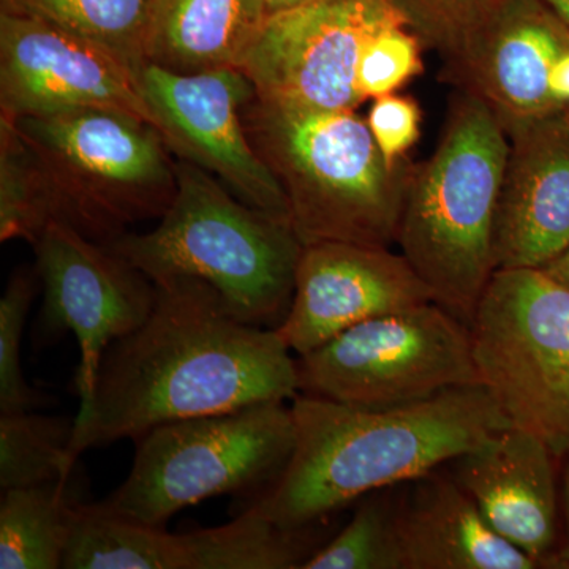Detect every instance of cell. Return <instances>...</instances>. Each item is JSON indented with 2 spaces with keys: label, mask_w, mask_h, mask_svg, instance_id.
<instances>
[{
  "label": "cell",
  "mask_w": 569,
  "mask_h": 569,
  "mask_svg": "<svg viewBox=\"0 0 569 569\" xmlns=\"http://www.w3.org/2000/svg\"><path fill=\"white\" fill-rule=\"evenodd\" d=\"M151 316L104 351L96 389L74 418L67 458L144 436L167 422L295 399L298 367L276 329L239 320L201 280L156 283Z\"/></svg>",
  "instance_id": "1"
},
{
  "label": "cell",
  "mask_w": 569,
  "mask_h": 569,
  "mask_svg": "<svg viewBox=\"0 0 569 569\" xmlns=\"http://www.w3.org/2000/svg\"><path fill=\"white\" fill-rule=\"evenodd\" d=\"M291 411L293 455L242 508L283 529L320 526L358 498L437 470L512 426L485 385L387 408L298 395Z\"/></svg>",
  "instance_id": "2"
},
{
  "label": "cell",
  "mask_w": 569,
  "mask_h": 569,
  "mask_svg": "<svg viewBox=\"0 0 569 569\" xmlns=\"http://www.w3.org/2000/svg\"><path fill=\"white\" fill-rule=\"evenodd\" d=\"M508 151L496 112L462 89L436 151L408 176L396 242L433 302L468 326L497 271L493 234Z\"/></svg>",
  "instance_id": "3"
},
{
  "label": "cell",
  "mask_w": 569,
  "mask_h": 569,
  "mask_svg": "<svg viewBox=\"0 0 569 569\" xmlns=\"http://www.w3.org/2000/svg\"><path fill=\"white\" fill-rule=\"evenodd\" d=\"M242 121L282 187L302 246L395 244L411 168L388 167L366 119L355 110H307L254 96Z\"/></svg>",
  "instance_id": "4"
},
{
  "label": "cell",
  "mask_w": 569,
  "mask_h": 569,
  "mask_svg": "<svg viewBox=\"0 0 569 569\" xmlns=\"http://www.w3.org/2000/svg\"><path fill=\"white\" fill-rule=\"evenodd\" d=\"M178 189L159 227L108 244L153 283L211 284L246 323L276 329L295 293L302 246L293 224L242 203L222 182L176 157Z\"/></svg>",
  "instance_id": "5"
},
{
  "label": "cell",
  "mask_w": 569,
  "mask_h": 569,
  "mask_svg": "<svg viewBox=\"0 0 569 569\" xmlns=\"http://www.w3.org/2000/svg\"><path fill=\"white\" fill-rule=\"evenodd\" d=\"M13 122L39 157L56 222L108 246L170 208L176 159L152 123L102 108Z\"/></svg>",
  "instance_id": "6"
},
{
  "label": "cell",
  "mask_w": 569,
  "mask_h": 569,
  "mask_svg": "<svg viewBox=\"0 0 569 569\" xmlns=\"http://www.w3.org/2000/svg\"><path fill=\"white\" fill-rule=\"evenodd\" d=\"M293 411L280 400L153 427L137 440L129 477L100 511L162 527L181 509L234 493L252 498L293 455Z\"/></svg>",
  "instance_id": "7"
},
{
  "label": "cell",
  "mask_w": 569,
  "mask_h": 569,
  "mask_svg": "<svg viewBox=\"0 0 569 569\" xmlns=\"http://www.w3.org/2000/svg\"><path fill=\"white\" fill-rule=\"evenodd\" d=\"M481 385L509 421L569 455V290L542 269H498L470 325Z\"/></svg>",
  "instance_id": "8"
},
{
  "label": "cell",
  "mask_w": 569,
  "mask_h": 569,
  "mask_svg": "<svg viewBox=\"0 0 569 569\" xmlns=\"http://www.w3.org/2000/svg\"><path fill=\"white\" fill-rule=\"evenodd\" d=\"M299 392L387 408L481 385L470 326L437 302L370 318L299 356Z\"/></svg>",
  "instance_id": "9"
},
{
  "label": "cell",
  "mask_w": 569,
  "mask_h": 569,
  "mask_svg": "<svg viewBox=\"0 0 569 569\" xmlns=\"http://www.w3.org/2000/svg\"><path fill=\"white\" fill-rule=\"evenodd\" d=\"M406 22L391 0H313L269 13L239 70L258 99L307 110H356L366 41ZM407 26V24H406Z\"/></svg>",
  "instance_id": "10"
},
{
  "label": "cell",
  "mask_w": 569,
  "mask_h": 569,
  "mask_svg": "<svg viewBox=\"0 0 569 569\" xmlns=\"http://www.w3.org/2000/svg\"><path fill=\"white\" fill-rule=\"evenodd\" d=\"M32 247L43 288L36 340L47 346L66 332L77 337L81 358L73 387L82 406L91 400L107 348L151 316L156 283L66 223L48 224Z\"/></svg>",
  "instance_id": "11"
},
{
  "label": "cell",
  "mask_w": 569,
  "mask_h": 569,
  "mask_svg": "<svg viewBox=\"0 0 569 569\" xmlns=\"http://www.w3.org/2000/svg\"><path fill=\"white\" fill-rule=\"evenodd\" d=\"M133 80L174 157L208 171L242 203L291 222L282 187L247 137L242 108L257 91L244 71L178 73L142 62Z\"/></svg>",
  "instance_id": "12"
},
{
  "label": "cell",
  "mask_w": 569,
  "mask_h": 569,
  "mask_svg": "<svg viewBox=\"0 0 569 569\" xmlns=\"http://www.w3.org/2000/svg\"><path fill=\"white\" fill-rule=\"evenodd\" d=\"M88 108L129 112L153 126L126 63L48 22L0 11V118Z\"/></svg>",
  "instance_id": "13"
},
{
  "label": "cell",
  "mask_w": 569,
  "mask_h": 569,
  "mask_svg": "<svg viewBox=\"0 0 569 569\" xmlns=\"http://www.w3.org/2000/svg\"><path fill=\"white\" fill-rule=\"evenodd\" d=\"M433 302L402 253L389 247L323 241L302 247L290 310L277 335L299 356L387 313Z\"/></svg>",
  "instance_id": "14"
},
{
  "label": "cell",
  "mask_w": 569,
  "mask_h": 569,
  "mask_svg": "<svg viewBox=\"0 0 569 569\" xmlns=\"http://www.w3.org/2000/svg\"><path fill=\"white\" fill-rule=\"evenodd\" d=\"M509 151L498 198V269H542L569 247V121L561 110L505 127Z\"/></svg>",
  "instance_id": "15"
},
{
  "label": "cell",
  "mask_w": 569,
  "mask_h": 569,
  "mask_svg": "<svg viewBox=\"0 0 569 569\" xmlns=\"http://www.w3.org/2000/svg\"><path fill=\"white\" fill-rule=\"evenodd\" d=\"M569 48V26L545 0H503L447 62L449 78L481 97L503 127L561 110L549 71Z\"/></svg>",
  "instance_id": "16"
},
{
  "label": "cell",
  "mask_w": 569,
  "mask_h": 569,
  "mask_svg": "<svg viewBox=\"0 0 569 569\" xmlns=\"http://www.w3.org/2000/svg\"><path fill=\"white\" fill-rule=\"evenodd\" d=\"M556 458L541 438L511 426L448 462L490 529L541 568H560Z\"/></svg>",
  "instance_id": "17"
},
{
  "label": "cell",
  "mask_w": 569,
  "mask_h": 569,
  "mask_svg": "<svg viewBox=\"0 0 569 569\" xmlns=\"http://www.w3.org/2000/svg\"><path fill=\"white\" fill-rule=\"evenodd\" d=\"M395 520L403 569H537L496 533L451 475L432 470L396 486Z\"/></svg>",
  "instance_id": "18"
},
{
  "label": "cell",
  "mask_w": 569,
  "mask_h": 569,
  "mask_svg": "<svg viewBox=\"0 0 569 569\" xmlns=\"http://www.w3.org/2000/svg\"><path fill=\"white\" fill-rule=\"evenodd\" d=\"M268 17L266 0H152L144 62L178 73L239 69Z\"/></svg>",
  "instance_id": "19"
},
{
  "label": "cell",
  "mask_w": 569,
  "mask_h": 569,
  "mask_svg": "<svg viewBox=\"0 0 569 569\" xmlns=\"http://www.w3.org/2000/svg\"><path fill=\"white\" fill-rule=\"evenodd\" d=\"M321 526L283 529L253 509L227 526L189 533L156 527L149 545L151 569H302L321 548Z\"/></svg>",
  "instance_id": "20"
},
{
  "label": "cell",
  "mask_w": 569,
  "mask_h": 569,
  "mask_svg": "<svg viewBox=\"0 0 569 569\" xmlns=\"http://www.w3.org/2000/svg\"><path fill=\"white\" fill-rule=\"evenodd\" d=\"M71 478L3 490L0 501V568L59 569L82 503Z\"/></svg>",
  "instance_id": "21"
},
{
  "label": "cell",
  "mask_w": 569,
  "mask_h": 569,
  "mask_svg": "<svg viewBox=\"0 0 569 569\" xmlns=\"http://www.w3.org/2000/svg\"><path fill=\"white\" fill-rule=\"evenodd\" d=\"M2 11L36 18L103 48L137 70L144 62V40L152 0H0Z\"/></svg>",
  "instance_id": "22"
},
{
  "label": "cell",
  "mask_w": 569,
  "mask_h": 569,
  "mask_svg": "<svg viewBox=\"0 0 569 569\" xmlns=\"http://www.w3.org/2000/svg\"><path fill=\"white\" fill-rule=\"evenodd\" d=\"M74 419L43 417L31 411L0 413V488H31L69 479L67 458Z\"/></svg>",
  "instance_id": "23"
},
{
  "label": "cell",
  "mask_w": 569,
  "mask_h": 569,
  "mask_svg": "<svg viewBox=\"0 0 569 569\" xmlns=\"http://www.w3.org/2000/svg\"><path fill=\"white\" fill-rule=\"evenodd\" d=\"M52 222L54 203L39 157L17 123L0 118V242L33 246Z\"/></svg>",
  "instance_id": "24"
},
{
  "label": "cell",
  "mask_w": 569,
  "mask_h": 569,
  "mask_svg": "<svg viewBox=\"0 0 569 569\" xmlns=\"http://www.w3.org/2000/svg\"><path fill=\"white\" fill-rule=\"evenodd\" d=\"M395 503L396 486L367 493L350 522L302 569H403Z\"/></svg>",
  "instance_id": "25"
},
{
  "label": "cell",
  "mask_w": 569,
  "mask_h": 569,
  "mask_svg": "<svg viewBox=\"0 0 569 569\" xmlns=\"http://www.w3.org/2000/svg\"><path fill=\"white\" fill-rule=\"evenodd\" d=\"M40 287L37 268L21 266L0 299V413L26 411L44 402L43 396L29 387L21 369L22 331Z\"/></svg>",
  "instance_id": "26"
},
{
  "label": "cell",
  "mask_w": 569,
  "mask_h": 569,
  "mask_svg": "<svg viewBox=\"0 0 569 569\" xmlns=\"http://www.w3.org/2000/svg\"><path fill=\"white\" fill-rule=\"evenodd\" d=\"M421 40L406 22H392L362 47L356 69V89L362 102L395 93L425 70Z\"/></svg>",
  "instance_id": "27"
},
{
  "label": "cell",
  "mask_w": 569,
  "mask_h": 569,
  "mask_svg": "<svg viewBox=\"0 0 569 569\" xmlns=\"http://www.w3.org/2000/svg\"><path fill=\"white\" fill-rule=\"evenodd\" d=\"M422 44L449 61L503 0H391Z\"/></svg>",
  "instance_id": "28"
},
{
  "label": "cell",
  "mask_w": 569,
  "mask_h": 569,
  "mask_svg": "<svg viewBox=\"0 0 569 569\" xmlns=\"http://www.w3.org/2000/svg\"><path fill=\"white\" fill-rule=\"evenodd\" d=\"M366 121L388 167L407 163V153L421 134L422 112L417 100L400 93L378 97Z\"/></svg>",
  "instance_id": "29"
},
{
  "label": "cell",
  "mask_w": 569,
  "mask_h": 569,
  "mask_svg": "<svg viewBox=\"0 0 569 569\" xmlns=\"http://www.w3.org/2000/svg\"><path fill=\"white\" fill-rule=\"evenodd\" d=\"M549 96L550 100L559 108L569 104V48L561 52L549 71Z\"/></svg>",
  "instance_id": "30"
},
{
  "label": "cell",
  "mask_w": 569,
  "mask_h": 569,
  "mask_svg": "<svg viewBox=\"0 0 569 569\" xmlns=\"http://www.w3.org/2000/svg\"><path fill=\"white\" fill-rule=\"evenodd\" d=\"M563 509H565V533L563 542L557 552V560H559L561 569H569V455L567 456V470H565L563 478Z\"/></svg>",
  "instance_id": "31"
},
{
  "label": "cell",
  "mask_w": 569,
  "mask_h": 569,
  "mask_svg": "<svg viewBox=\"0 0 569 569\" xmlns=\"http://www.w3.org/2000/svg\"><path fill=\"white\" fill-rule=\"evenodd\" d=\"M542 271L569 290V247L563 253H560L556 260L546 264Z\"/></svg>",
  "instance_id": "32"
},
{
  "label": "cell",
  "mask_w": 569,
  "mask_h": 569,
  "mask_svg": "<svg viewBox=\"0 0 569 569\" xmlns=\"http://www.w3.org/2000/svg\"><path fill=\"white\" fill-rule=\"evenodd\" d=\"M313 2V0H266L269 13L295 9V7L305 6V3Z\"/></svg>",
  "instance_id": "33"
},
{
  "label": "cell",
  "mask_w": 569,
  "mask_h": 569,
  "mask_svg": "<svg viewBox=\"0 0 569 569\" xmlns=\"http://www.w3.org/2000/svg\"><path fill=\"white\" fill-rule=\"evenodd\" d=\"M545 2L569 26V0H545Z\"/></svg>",
  "instance_id": "34"
},
{
  "label": "cell",
  "mask_w": 569,
  "mask_h": 569,
  "mask_svg": "<svg viewBox=\"0 0 569 569\" xmlns=\"http://www.w3.org/2000/svg\"><path fill=\"white\" fill-rule=\"evenodd\" d=\"M563 112H565V116H567V119L569 121V104H568V107L563 108Z\"/></svg>",
  "instance_id": "35"
}]
</instances>
